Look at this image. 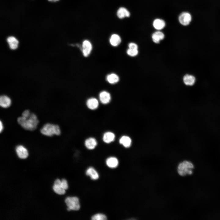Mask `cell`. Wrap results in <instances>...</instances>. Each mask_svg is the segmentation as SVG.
<instances>
[{"label":"cell","instance_id":"14","mask_svg":"<svg viewBox=\"0 0 220 220\" xmlns=\"http://www.w3.org/2000/svg\"><path fill=\"white\" fill-rule=\"evenodd\" d=\"M164 33L160 31H157L154 32L152 36V41L156 43H159L160 41L164 38Z\"/></svg>","mask_w":220,"mask_h":220},{"label":"cell","instance_id":"18","mask_svg":"<svg viewBox=\"0 0 220 220\" xmlns=\"http://www.w3.org/2000/svg\"><path fill=\"white\" fill-rule=\"evenodd\" d=\"M118 160L116 157H111L108 158L106 160V163L108 167L114 168L117 167L118 165Z\"/></svg>","mask_w":220,"mask_h":220},{"label":"cell","instance_id":"11","mask_svg":"<svg viewBox=\"0 0 220 220\" xmlns=\"http://www.w3.org/2000/svg\"><path fill=\"white\" fill-rule=\"evenodd\" d=\"M195 77L191 75L186 74L183 77V81L184 84L188 86H192L196 82Z\"/></svg>","mask_w":220,"mask_h":220},{"label":"cell","instance_id":"5","mask_svg":"<svg viewBox=\"0 0 220 220\" xmlns=\"http://www.w3.org/2000/svg\"><path fill=\"white\" fill-rule=\"evenodd\" d=\"M178 20L181 24L186 26L189 25L191 22L192 16L189 12H183L179 15Z\"/></svg>","mask_w":220,"mask_h":220},{"label":"cell","instance_id":"25","mask_svg":"<svg viewBox=\"0 0 220 220\" xmlns=\"http://www.w3.org/2000/svg\"><path fill=\"white\" fill-rule=\"evenodd\" d=\"M127 53L129 56L135 57L138 53V49H134L129 48L127 50Z\"/></svg>","mask_w":220,"mask_h":220},{"label":"cell","instance_id":"7","mask_svg":"<svg viewBox=\"0 0 220 220\" xmlns=\"http://www.w3.org/2000/svg\"><path fill=\"white\" fill-rule=\"evenodd\" d=\"M16 151L19 158L24 159L27 157L28 153L27 149L22 145H18L16 148Z\"/></svg>","mask_w":220,"mask_h":220},{"label":"cell","instance_id":"3","mask_svg":"<svg viewBox=\"0 0 220 220\" xmlns=\"http://www.w3.org/2000/svg\"><path fill=\"white\" fill-rule=\"evenodd\" d=\"M194 165L191 161L184 160L178 164L177 171L178 174L181 176L190 175L193 173Z\"/></svg>","mask_w":220,"mask_h":220},{"label":"cell","instance_id":"19","mask_svg":"<svg viewBox=\"0 0 220 220\" xmlns=\"http://www.w3.org/2000/svg\"><path fill=\"white\" fill-rule=\"evenodd\" d=\"M115 137V135L113 133L111 132H107L104 134L103 139L105 143H109L114 140Z\"/></svg>","mask_w":220,"mask_h":220},{"label":"cell","instance_id":"20","mask_svg":"<svg viewBox=\"0 0 220 220\" xmlns=\"http://www.w3.org/2000/svg\"><path fill=\"white\" fill-rule=\"evenodd\" d=\"M119 143L126 148L129 147L131 144L132 141L131 138L127 136H123L119 139Z\"/></svg>","mask_w":220,"mask_h":220},{"label":"cell","instance_id":"1","mask_svg":"<svg viewBox=\"0 0 220 220\" xmlns=\"http://www.w3.org/2000/svg\"><path fill=\"white\" fill-rule=\"evenodd\" d=\"M17 121L24 129L30 131L35 130L39 123L36 115L31 113L28 117H24L22 116L19 117L17 118Z\"/></svg>","mask_w":220,"mask_h":220},{"label":"cell","instance_id":"17","mask_svg":"<svg viewBox=\"0 0 220 220\" xmlns=\"http://www.w3.org/2000/svg\"><path fill=\"white\" fill-rule=\"evenodd\" d=\"M121 41L120 36L117 34H113L111 36L109 39L110 44L113 46L119 45Z\"/></svg>","mask_w":220,"mask_h":220},{"label":"cell","instance_id":"2","mask_svg":"<svg viewBox=\"0 0 220 220\" xmlns=\"http://www.w3.org/2000/svg\"><path fill=\"white\" fill-rule=\"evenodd\" d=\"M41 133L43 135L51 137L54 135H59L61 131L59 126L57 125L47 123L44 124L40 130Z\"/></svg>","mask_w":220,"mask_h":220},{"label":"cell","instance_id":"12","mask_svg":"<svg viewBox=\"0 0 220 220\" xmlns=\"http://www.w3.org/2000/svg\"><path fill=\"white\" fill-rule=\"evenodd\" d=\"M7 41L10 49L14 50L17 48L19 41L15 37L10 36L8 37Z\"/></svg>","mask_w":220,"mask_h":220},{"label":"cell","instance_id":"28","mask_svg":"<svg viewBox=\"0 0 220 220\" xmlns=\"http://www.w3.org/2000/svg\"><path fill=\"white\" fill-rule=\"evenodd\" d=\"M31 113L30 112L29 110H26L23 112L22 116L24 117H28L30 115Z\"/></svg>","mask_w":220,"mask_h":220},{"label":"cell","instance_id":"27","mask_svg":"<svg viewBox=\"0 0 220 220\" xmlns=\"http://www.w3.org/2000/svg\"><path fill=\"white\" fill-rule=\"evenodd\" d=\"M129 48L134 49H138V46L134 42H130L128 45Z\"/></svg>","mask_w":220,"mask_h":220},{"label":"cell","instance_id":"4","mask_svg":"<svg viewBox=\"0 0 220 220\" xmlns=\"http://www.w3.org/2000/svg\"><path fill=\"white\" fill-rule=\"evenodd\" d=\"M65 201L68 206L67 210L68 211H77L80 208L79 200L76 197H67Z\"/></svg>","mask_w":220,"mask_h":220},{"label":"cell","instance_id":"13","mask_svg":"<svg viewBox=\"0 0 220 220\" xmlns=\"http://www.w3.org/2000/svg\"><path fill=\"white\" fill-rule=\"evenodd\" d=\"M117 15L119 18L122 19L125 17H129L130 16V13L125 7H121L118 9Z\"/></svg>","mask_w":220,"mask_h":220},{"label":"cell","instance_id":"8","mask_svg":"<svg viewBox=\"0 0 220 220\" xmlns=\"http://www.w3.org/2000/svg\"><path fill=\"white\" fill-rule=\"evenodd\" d=\"M153 27L158 31H160L163 29L166 26L165 21L160 18L154 19L152 23Z\"/></svg>","mask_w":220,"mask_h":220},{"label":"cell","instance_id":"16","mask_svg":"<svg viewBox=\"0 0 220 220\" xmlns=\"http://www.w3.org/2000/svg\"><path fill=\"white\" fill-rule=\"evenodd\" d=\"M86 147L89 149H93L95 148L97 145V142L95 139L90 138L86 139L85 142Z\"/></svg>","mask_w":220,"mask_h":220},{"label":"cell","instance_id":"31","mask_svg":"<svg viewBox=\"0 0 220 220\" xmlns=\"http://www.w3.org/2000/svg\"><path fill=\"white\" fill-rule=\"evenodd\" d=\"M59 0H48V1L51 2H56Z\"/></svg>","mask_w":220,"mask_h":220},{"label":"cell","instance_id":"15","mask_svg":"<svg viewBox=\"0 0 220 220\" xmlns=\"http://www.w3.org/2000/svg\"><path fill=\"white\" fill-rule=\"evenodd\" d=\"M86 104L88 108L91 110H95L97 109L99 105V102L97 100L93 97L87 100Z\"/></svg>","mask_w":220,"mask_h":220},{"label":"cell","instance_id":"10","mask_svg":"<svg viewBox=\"0 0 220 220\" xmlns=\"http://www.w3.org/2000/svg\"><path fill=\"white\" fill-rule=\"evenodd\" d=\"M11 104L10 98L5 95H2L0 97V105L2 108H6L9 107Z\"/></svg>","mask_w":220,"mask_h":220},{"label":"cell","instance_id":"29","mask_svg":"<svg viewBox=\"0 0 220 220\" xmlns=\"http://www.w3.org/2000/svg\"><path fill=\"white\" fill-rule=\"evenodd\" d=\"M61 182L59 179H57L55 180L54 182V185L61 186Z\"/></svg>","mask_w":220,"mask_h":220},{"label":"cell","instance_id":"21","mask_svg":"<svg viewBox=\"0 0 220 220\" xmlns=\"http://www.w3.org/2000/svg\"><path fill=\"white\" fill-rule=\"evenodd\" d=\"M86 174L94 180H97L99 178V175L96 170L92 167H90L86 170Z\"/></svg>","mask_w":220,"mask_h":220},{"label":"cell","instance_id":"22","mask_svg":"<svg viewBox=\"0 0 220 220\" xmlns=\"http://www.w3.org/2000/svg\"><path fill=\"white\" fill-rule=\"evenodd\" d=\"M106 79L110 83L114 84L116 83L119 81V78L116 74L112 73L107 76Z\"/></svg>","mask_w":220,"mask_h":220},{"label":"cell","instance_id":"30","mask_svg":"<svg viewBox=\"0 0 220 220\" xmlns=\"http://www.w3.org/2000/svg\"><path fill=\"white\" fill-rule=\"evenodd\" d=\"M0 132H1L2 131V130H3V125L2 123V121H0Z\"/></svg>","mask_w":220,"mask_h":220},{"label":"cell","instance_id":"9","mask_svg":"<svg viewBox=\"0 0 220 220\" xmlns=\"http://www.w3.org/2000/svg\"><path fill=\"white\" fill-rule=\"evenodd\" d=\"M99 98L101 103L104 104L109 103L111 99L110 94L105 91H102L100 93Z\"/></svg>","mask_w":220,"mask_h":220},{"label":"cell","instance_id":"24","mask_svg":"<svg viewBox=\"0 0 220 220\" xmlns=\"http://www.w3.org/2000/svg\"><path fill=\"white\" fill-rule=\"evenodd\" d=\"M107 219L106 216L102 214H97L92 217L93 220H106Z\"/></svg>","mask_w":220,"mask_h":220},{"label":"cell","instance_id":"26","mask_svg":"<svg viewBox=\"0 0 220 220\" xmlns=\"http://www.w3.org/2000/svg\"><path fill=\"white\" fill-rule=\"evenodd\" d=\"M61 187L65 190L67 189L68 188V185L66 180L63 179L61 180Z\"/></svg>","mask_w":220,"mask_h":220},{"label":"cell","instance_id":"23","mask_svg":"<svg viewBox=\"0 0 220 220\" xmlns=\"http://www.w3.org/2000/svg\"><path fill=\"white\" fill-rule=\"evenodd\" d=\"M53 189L56 193L59 195H63L65 193V190L61 186L53 185Z\"/></svg>","mask_w":220,"mask_h":220},{"label":"cell","instance_id":"6","mask_svg":"<svg viewBox=\"0 0 220 220\" xmlns=\"http://www.w3.org/2000/svg\"><path fill=\"white\" fill-rule=\"evenodd\" d=\"M92 48V45L89 41L86 40L83 42L82 50L83 54L84 57H87L89 55Z\"/></svg>","mask_w":220,"mask_h":220}]
</instances>
